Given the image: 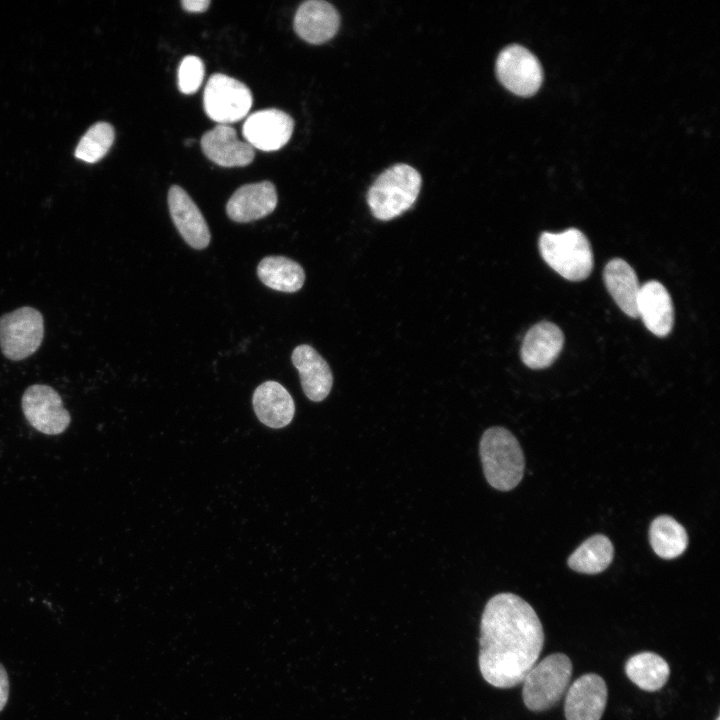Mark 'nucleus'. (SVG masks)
I'll return each mask as SVG.
<instances>
[{
    "mask_svg": "<svg viewBox=\"0 0 720 720\" xmlns=\"http://www.w3.org/2000/svg\"><path fill=\"white\" fill-rule=\"evenodd\" d=\"M542 623L532 606L513 593L488 600L480 622L478 666L490 685L508 689L522 683L543 646Z\"/></svg>",
    "mask_w": 720,
    "mask_h": 720,
    "instance_id": "nucleus-1",
    "label": "nucleus"
},
{
    "mask_svg": "<svg viewBox=\"0 0 720 720\" xmlns=\"http://www.w3.org/2000/svg\"><path fill=\"white\" fill-rule=\"evenodd\" d=\"M479 453L487 482L495 489L515 488L524 474L525 460L516 437L503 427L487 429L479 443Z\"/></svg>",
    "mask_w": 720,
    "mask_h": 720,
    "instance_id": "nucleus-2",
    "label": "nucleus"
},
{
    "mask_svg": "<svg viewBox=\"0 0 720 720\" xmlns=\"http://www.w3.org/2000/svg\"><path fill=\"white\" fill-rule=\"evenodd\" d=\"M420 188L419 172L407 164H396L381 173L371 185L367 203L376 219L388 221L415 203Z\"/></svg>",
    "mask_w": 720,
    "mask_h": 720,
    "instance_id": "nucleus-3",
    "label": "nucleus"
},
{
    "mask_svg": "<svg viewBox=\"0 0 720 720\" xmlns=\"http://www.w3.org/2000/svg\"><path fill=\"white\" fill-rule=\"evenodd\" d=\"M538 245L543 260L563 278L580 281L590 275L593 253L587 237L580 230L543 232Z\"/></svg>",
    "mask_w": 720,
    "mask_h": 720,
    "instance_id": "nucleus-4",
    "label": "nucleus"
},
{
    "mask_svg": "<svg viewBox=\"0 0 720 720\" xmlns=\"http://www.w3.org/2000/svg\"><path fill=\"white\" fill-rule=\"evenodd\" d=\"M572 662L564 653H553L536 663L524 677L522 699L534 712L555 706L568 689Z\"/></svg>",
    "mask_w": 720,
    "mask_h": 720,
    "instance_id": "nucleus-5",
    "label": "nucleus"
},
{
    "mask_svg": "<svg viewBox=\"0 0 720 720\" xmlns=\"http://www.w3.org/2000/svg\"><path fill=\"white\" fill-rule=\"evenodd\" d=\"M44 336L42 314L24 306L0 317V348L5 357L23 360L40 347Z\"/></svg>",
    "mask_w": 720,
    "mask_h": 720,
    "instance_id": "nucleus-6",
    "label": "nucleus"
},
{
    "mask_svg": "<svg viewBox=\"0 0 720 720\" xmlns=\"http://www.w3.org/2000/svg\"><path fill=\"white\" fill-rule=\"evenodd\" d=\"M252 103V93L241 81L221 73L208 79L203 106L211 120L224 125L237 122L246 117Z\"/></svg>",
    "mask_w": 720,
    "mask_h": 720,
    "instance_id": "nucleus-7",
    "label": "nucleus"
},
{
    "mask_svg": "<svg viewBox=\"0 0 720 720\" xmlns=\"http://www.w3.org/2000/svg\"><path fill=\"white\" fill-rule=\"evenodd\" d=\"M496 74L503 86L519 96L533 95L543 80L539 60L528 49L517 44L509 45L499 53Z\"/></svg>",
    "mask_w": 720,
    "mask_h": 720,
    "instance_id": "nucleus-8",
    "label": "nucleus"
},
{
    "mask_svg": "<svg viewBox=\"0 0 720 720\" xmlns=\"http://www.w3.org/2000/svg\"><path fill=\"white\" fill-rule=\"evenodd\" d=\"M21 404L26 420L43 434H61L71 422V416L64 408L61 396L51 386H29L23 393Z\"/></svg>",
    "mask_w": 720,
    "mask_h": 720,
    "instance_id": "nucleus-9",
    "label": "nucleus"
},
{
    "mask_svg": "<svg viewBox=\"0 0 720 720\" xmlns=\"http://www.w3.org/2000/svg\"><path fill=\"white\" fill-rule=\"evenodd\" d=\"M294 121L284 111L270 108L249 115L242 128L246 142L253 148L271 152L282 148L291 138Z\"/></svg>",
    "mask_w": 720,
    "mask_h": 720,
    "instance_id": "nucleus-10",
    "label": "nucleus"
},
{
    "mask_svg": "<svg viewBox=\"0 0 720 720\" xmlns=\"http://www.w3.org/2000/svg\"><path fill=\"white\" fill-rule=\"evenodd\" d=\"M607 697V685L600 675L587 673L580 676L566 693V720H600L606 708Z\"/></svg>",
    "mask_w": 720,
    "mask_h": 720,
    "instance_id": "nucleus-11",
    "label": "nucleus"
},
{
    "mask_svg": "<svg viewBox=\"0 0 720 720\" xmlns=\"http://www.w3.org/2000/svg\"><path fill=\"white\" fill-rule=\"evenodd\" d=\"M168 206L173 223L184 241L197 250L206 248L211 239L207 222L187 192L178 185L171 186Z\"/></svg>",
    "mask_w": 720,
    "mask_h": 720,
    "instance_id": "nucleus-12",
    "label": "nucleus"
},
{
    "mask_svg": "<svg viewBox=\"0 0 720 720\" xmlns=\"http://www.w3.org/2000/svg\"><path fill=\"white\" fill-rule=\"evenodd\" d=\"M277 191L270 181L245 184L238 188L226 205L228 217L246 223L266 217L277 206Z\"/></svg>",
    "mask_w": 720,
    "mask_h": 720,
    "instance_id": "nucleus-13",
    "label": "nucleus"
},
{
    "mask_svg": "<svg viewBox=\"0 0 720 720\" xmlns=\"http://www.w3.org/2000/svg\"><path fill=\"white\" fill-rule=\"evenodd\" d=\"M340 17L336 8L323 0L303 2L294 16V30L304 41L323 44L338 31Z\"/></svg>",
    "mask_w": 720,
    "mask_h": 720,
    "instance_id": "nucleus-14",
    "label": "nucleus"
},
{
    "mask_svg": "<svg viewBox=\"0 0 720 720\" xmlns=\"http://www.w3.org/2000/svg\"><path fill=\"white\" fill-rule=\"evenodd\" d=\"M201 148L208 159L222 167L246 166L255 156L254 148L247 142L240 141L236 130L224 124H219L203 134Z\"/></svg>",
    "mask_w": 720,
    "mask_h": 720,
    "instance_id": "nucleus-15",
    "label": "nucleus"
},
{
    "mask_svg": "<svg viewBox=\"0 0 720 720\" xmlns=\"http://www.w3.org/2000/svg\"><path fill=\"white\" fill-rule=\"evenodd\" d=\"M637 311L638 317L654 335L665 337L671 332L674 323L673 302L660 282L651 280L641 286Z\"/></svg>",
    "mask_w": 720,
    "mask_h": 720,
    "instance_id": "nucleus-16",
    "label": "nucleus"
},
{
    "mask_svg": "<svg viewBox=\"0 0 720 720\" xmlns=\"http://www.w3.org/2000/svg\"><path fill=\"white\" fill-rule=\"evenodd\" d=\"M291 360L298 370L305 395L314 402L324 400L333 384L332 372L326 360L307 344L297 346Z\"/></svg>",
    "mask_w": 720,
    "mask_h": 720,
    "instance_id": "nucleus-17",
    "label": "nucleus"
},
{
    "mask_svg": "<svg viewBox=\"0 0 720 720\" xmlns=\"http://www.w3.org/2000/svg\"><path fill=\"white\" fill-rule=\"evenodd\" d=\"M564 344L562 330L549 321L533 325L521 346V359L531 369H543L550 366L559 356Z\"/></svg>",
    "mask_w": 720,
    "mask_h": 720,
    "instance_id": "nucleus-18",
    "label": "nucleus"
},
{
    "mask_svg": "<svg viewBox=\"0 0 720 720\" xmlns=\"http://www.w3.org/2000/svg\"><path fill=\"white\" fill-rule=\"evenodd\" d=\"M253 408L258 419L268 427L282 428L295 414V404L287 389L276 381H266L253 394Z\"/></svg>",
    "mask_w": 720,
    "mask_h": 720,
    "instance_id": "nucleus-19",
    "label": "nucleus"
},
{
    "mask_svg": "<svg viewBox=\"0 0 720 720\" xmlns=\"http://www.w3.org/2000/svg\"><path fill=\"white\" fill-rule=\"evenodd\" d=\"M603 279L619 308L630 317H638L637 303L641 285L633 268L623 259L614 258L606 264Z\"/></svg>",
    "mask_w": 720,
    "mask_h": 720,
    "instance_id": "nucleus-20",
    "label": "nucleus"
},
{
    "mask_svg": "<svg viewBox=\"0 0 720 720\" xmlns=\"http://www.w3.org/2000/svg\"><path fill=\"white\" fill-rule=\"evenodd\" d=\"M257 275L267 287L287 293L299 291L305 281L300 264L284 256H267L257 267Z\"/></svg>",
    "mask_w": 720,
    "mask_h": 720,
    "instance_id": "nucleus-21",
    "label": "nucleus"
},
{
    "mask_svg": "<svg viewBox=\"0 0 720 720\" xmlns=\"http://www.w3.org/2000/svg\"><path fill=\"white\" fill-rule=\"evenodd\" d=\"M625 673L629 680L640 689L655 692L667 683L670 668L660 655L645 651L631 656L626 661Z\"/></svg>",
    "mask_w": 720,
    "mask_h": 720,
    "instance_id": "nucleus-22",
    "label": "nucleus"
},
{
    "mask_svg": "<svg viewBox=\"0 0 720 720\" xmlns=\"http://www.w3.org/2000/svg\"><path fill=\"white\" fill-rule=\"evenodd\" d=\"M614 548L608 537L596 534L585 540L568 558L569 567L579 573L597 574L612 562Z\"/></svg>",
    "mask_w": 720,
    "mask_h": 720,
    "instance_id": "nucleus-23",
    "label": "nucleus"
},
{
    "mask_svg": "<svg viewBox=\"0 0 720 720\" xmlns=\"http://www.w3.org/2000/svg\"><path fill=\"white\" fill-rule=\"evenodd\" d=\"M649 537L652 549L663 559L680 556L688 545L685 528L668 515H660L652 521Z\"/></svg>",
    "mask_w": 720,
    "mask_h": 720,
    "instance_id": "nucleus-24",
    "label": "nucleus"
},
{
    "mask_svg": "<svg viewBox=\"0 0 720 720\" xmlns=\"http://www.w3.org/2000/svg\"><path fill=\"white\" fill-rule=\"evenodd\" d=\"M114 137V128L111 124L97 122L80 139L75 149V156L82 161L95 163L107 154Z\"/></svg>",
    "mask_w": 720,
    "mask_h": 720,
    "instance_id": "nucleus-25",
    "label": "nucleus"
},
{
    "mask_svg": "<svg viewBox=\"0 0 720 720\" xmlns=\"http://www.w3.org/2000/svg\"><path fill=\"white\" fill-rule=\"evenodd\" d=\"M205 68L202 60L195 55L184 57L178 68V88L186 95L195 93L202 84Z\"/></svg>",
    "mask_w": 720,
    "mask_h": 720,
    "instance_id": "nucleus-26",
    "label": "nucleus"
},
{
    "mask_svg": "<svg viewBox=\"0 0 720 720\" xmlns=\"http://www.w3.org/2000/svg\"><path fill=\"white\" fill-rule=\"evenodd\" d=\"M9 696V680L4 666L0 663V712L4 709Z\"/></svg>",
    "mask_w": 720,
    "mask_h": 720,
    "instance_id": "nucleus-27",
    "label": "nucleus"
},
{
    "mask_svg": "<svg viewBox=\"0 0 720 720\" xmlns=\"http://www.w3.org/2000/svg\"><path fill=\"white\" fill-rule=\"evenodd\" d=\"M181 5L184 10L192 13H201L208 9L210 5L209 0H183Z\"/></svg>",
    "mask_w": 720,
    "mask_h": 720,
    "instance_id": "nucleus-28",
    "label": "nucleus"
},
{
    "mask_svg": "<svg viewBox=\"0 0 720 720\" xmlns=\"http://www.w3.org/2000/svg\"><path fill=\"white\" fill-rule=\"evenodd\" d=\"M193 143H194V140H192V139L187 140V141L185 142V144H186L187 146H190V145H192Z\"/></svg>",
    "mask_w": 720,
    "mask_h": 720,
    "instance_id": "nucleus-29",
    "label": "nucleus"
},
{
    "mask_svg": "<svg viewBox=\"0 0 720 720\" xmlns=\"http://www.w3.org/2000/svg\"><path fill=\"white\" fill-rule=\"evenodd\" d=\"M715 720H720V717H719V716H717Z\"/></svg>",
    "mask_w": 720,
    "mask_h": 720,
    "instance_id": "nucleus-30",
    "label": "nucleus"
}]
</instances>
